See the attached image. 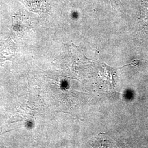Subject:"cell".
<instances>
[{
    "mask_svg": "<svg viewBox=\"0 0 148 148\" xmlns=\"http://www.w3.org/2000/svg\"><path fill=\"white\" fill-rule=\"evenodd\" d=\"M110 2L113 9H119L121 7L120 0H110Z\"/></svg>",
    "mask_w": 148,
    "mask_h": 148,
    "instance_id": "6da1fadb",
    "label": "cell"
}]
</instances>
